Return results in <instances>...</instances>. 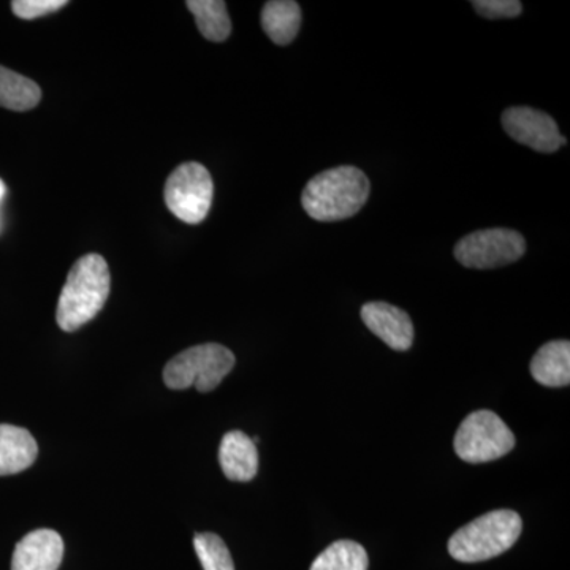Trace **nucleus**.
<instances>
[{
	"instance_id": "4",
	"label": "nucleus",
	"mask_w": 570,
	"mask_h": 570,
	"mask_svg": "<svg viewBox=\"0 0 570 570\" xmlns=\"http://www.w3.org/2000/svg\"><path fill=\"white\" fill-rule=\"evenodd\" d=\"M235 355L220 344H202L187 348L171 358L164 370V382L168 389L195 387L208 393L219 387L235 366Z\"/></svg>"
},
{
	"instance_id": "13",
	"label": "nucleus",
	"mask_w": 570,
	"mask_h": 570,
	"mask_svg": "<svg viewBox=\"0 0 570 570\" xmlns=\"http://www.w3.org/2000/svg\"><path fill=\"white\" fill-rule=\"evenodd\" d=\"M531 374L546 387H566L570 384V343L551 341L535 352Z\"/></svg>"
},
{
	"instance_id": "10",
	"label": "nucleus",
	"mask_w": 570,
	"mask_h": 570,
	"mask_svg": "<svg viewBox=\"0 0 570 570\" xmlns=\"http://www.w3.org/2000/svg\"><path fill=\"white\" fill-rule=\"evenodd\" d=\"M63 558V540L52 530L29 532L13 551L11 570H58Z\"/></svg>"
},
{
	"instance_id": "7",
	"label": "nucleus",
	"mask_w": 570,
	"mask_h": 570,
	"mask_svg": "<svg viewBox=\"0 0 570 570\" xmlns=\"http://www.w3.org/2000/svg\"><path fill=\"white\" fill-rule=\"evenodd\" d=\"M527 250L523 236L509 228H489L464 236L455 246V257L466 268L491 269L520 261Z\"/></svg>"
},
{
	"instance_id": "9",
	"label": "nucleus",
	"mask_w": 570,
	"mask_h": 570,
	"mask_svg": "<svg viewBox=\"0 0 570 570\" xmlns=\"http://www.w3.org/2000/svg\"><path fill=\"white\" fill-rule=\"evenodd\" d=\"M362 321L367 328L393 351H409L414 344V325L400 307L384 302L366 303L362 307Z\"/></svg>"
},
{
	"instance_id": "19",
	"label": "nucleus",
	"mask_w": 570,
	"mask_h": 570,
	"mask_svg": "<svg viewBox=\"0 0 570 570\" xmlns=\"http://www.w3.org/2000/svg\"><path fill=\"white\" fill-rule=\"evenodd\" d=\"M66 6V0H14L11 2V10L21 20H36L45 14L55 13Z\"/></svg>"
},
{
	"instance_id": "17",
	"label": "nucleus",
	"mask_w": 570,
	"mask_h": 570,
	"mask_svg": "<svg viewBox=\"0 0 570 570\" xmlns=\"http://www.w3.org/2000/svg\"><path fill=\"white\" fill-rule=\"evenodd\" d=\"M366 550L354 540H337L322 551L309 570H367Z\"/></svg>"
},
{
	"instance_id": "21",
	"label": "nucleus",
	"mask_w": 570,
	"mask_h": 570,
	"mask_svg": "<svg viewBox=\"0 0 570 570\" xmlns=\"http://www.w3.org/2000/svg\"><path fill=\"white\" fill-rule=\"evenodd\" d=\"M6 193H7L6 183H3L2 179H0V205H2V200H3V197H6Z\"/></svg>"
},
{
	"instance_id": "6",
	"label": "nucleus",
	"mask_w": 570,
	"mask_h": 570,
	"mask_svg": "<svg viewBox=\"0 0 570 570\" xmlns=\"http://www.w3.org/2000/svg\"><path fill=\"white\" fill-rule=\"evenodd\" d=\"M214 184L204 165L186 163L168 176L165 205L186 224L204 223L213 204Z\"/></svg>"
},
{
	"instance_id": "3",
	"label": "nucleus",
	"mask_w": 570,
	"mask_h": 570,
	"mask_svg": "<svg viewBox=\"0 0 570 570\" xmlns=\"http://www.w3.org/2000/svg\"><path fill=\"white\" fill-rule=\"evenodd\" d=\"M523 521L513 510H494L460 528L449 540V553L460 562H482L512 549Z\"/></svg>"
},
{
	"instance_id": "16",
	"label": "nucleus",
	"mask_w": 570,
	"mask_h": 570,
	"mask_svg": "<svg viewBox=\"0 0 570 570\" xmlns=\"http://www.w3.org/2000/svg\"><path fill=\"white\" fill-rule=\"evenodd\" d=\"M187 9L194 14L198 31L209 41H224L232 32L227 3L223 0H189Z\"/></svg>"
},
{
	"instance_id": "1",
	"label": "nucleus",
	"mask_w": 570,
	"mask_h": 570,
	"mask_svg": "<svg viewBox=\"0 0 570 570\" xmlns=\"http://www.w3.org/2000/svg\"><path fill=\"white\" fill-rule=\"evenodd\" d=\"M110 285V268L102 255L78 258L67 276L56 309L61 330L71 333L91 322L107 303Z\"/></svg>"
},
{
	"instance_id": "12",
	"label": "nucleus",
	"mask_w": 570,
	"mask_h": 570,
	"mask_svg": "<svg viewBox=\"0 0 570 570\" xmlns=\"http://www.w3.org/2000/svg\"><path fill=\"white\" fill-rule=\"evenodd\" d=\"M39 455V445L28 430L0 425V475L18 474L31 468Z\"/></svg>"
},
{
	"instance_id": "18",
	"label": "nucleus",
	"mask_w": 570,
	"mask_h": 570,
	"mask_svg": "<svg viewBox=\"0 0 570 570\" xmlns=\"http://www.w3.org/2000/svg\"><path fill=\"white\" fill-rule=\"evenodd\" d=\"M194 549L204 570H235L230 551L219 535L202 532L194 538Z\"/></svg>"
},
{
	"instance_id": "15",
	"label": "nucleus",
	"mask_w": 570,
	"mask_h": 570,
	"mask_svg": "<svg viewBox=\"0 0 570 570\" xmlns=\"http://www.w3.org/2000/svg\"><path fill=\"white\" fill-rule=\"evenodd\" d=\"M41 89L36 81L0 66V107L11 111H29L39 105Z\"/></svg>"
},
{
	"instance_id": "11",
	"label": "nucleus",
	"mask_w": 570,
	"mask_h": 570,
	"mask_svg": "<svg viewBox=\"0 0 570 570\" xmlns=\"http://www.w3.org/2000/svg\"><path fill=\"white\" fill-rule=\"evenodd\" d=\"M219 463L232 482H250L258 472L257 445L243 431H230L220 442Z\"/></svg>"
},
{
	"instance_id": "8",
	"label": "nucleus",
	"mask_w": 570,
	"mask_h": 570,
	"mask_svg": "<svg viewBox=\"0 0 570 570\" xmlns=\"http://www.w3.org/2000/svg\"><path fill=\"white\" fill-rule=\"evenodd\" d=\"M502 126L510 138L538 153H554L566 145L554 119L532 108H509L502 115Z\"/></svg>"
},
{
	"instance_id": "2",
	"label": "nucleus",
	"mask_w": 570,
	"mask_h": 570,
	"mask_svg": "<svg viewBox=\"0 0 570 570\" xmlns=\"http://www.w3.org/2000/svg\"><path fill=\"white\" fill-rule=\"evenodd\" d=\"M370 190V179L358 168H332L306 184L302 205L318 223H337L355 216L365 206Z\"/></svg>"
},
{
	"instance_id": "14",
	"label": "nucleus",
	"mask_w": 570,
	"mask_h": 570,
	"mask_svg": "<svg viewBox=\"0 0 570 570\" xmlns=\"http://www.w3.org/2000/svg\"><path fill=\"white\" fill-rule=\"evenodd\" d=\"M302 26V9L292 0H272L266 2L262 10V28L268 39L276 45H285L294 41Z\"/></svg>"
},
{
	"instance_id": "20",
	"label": "nucleus",
	"mask_w": 570,
	"mask_h": 570,
	"mask_svg": "<svg viewBox=\"0 0 570 570\" xmlns=\"http://www.w3.org/2000/svg\"><path fill=\"white\" fill-rule=\"evenodd\" d=\"M475 11L489 20H502V18L519 17L523 6L519 0H475L472 2Z\"/></svg>"
},
{
	"instance_id": "5",
	"label": "nucleus",
	"mask_w": 570,
	"mask_h": 570,
	"mask_svg": "<svg viewBox=\"0 0 570 570\" xmlns=\"http://www.w3.org/2000/svg\"><path fill=\"white\" fill-rule=\"evenodd\" d=\"M453 448L456 455L466 463H489L512 452L515 436L498 414L478 411L461 422Z\"/></svg>"
}]
</instances>
